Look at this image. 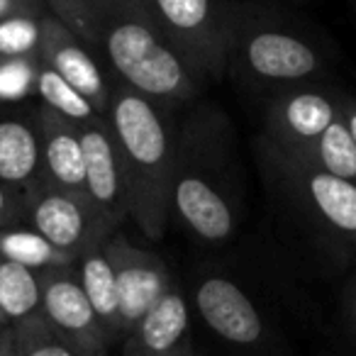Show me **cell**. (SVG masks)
Masks as SVG:
<instances>
[{"label":"cell","mask_w":356,"mask_h":356,"mask_svg":"<svg viewBox=\"0 0 356 356\" xmlns=\"http://www.w3.org/2000/svg\"><path fill=\"white\" fill-rule=\"evenodd\" d=\"M98 61H105L120 83L154 103L188 100L198 76L159 30L142 0H44Z\"/></svg>","instance_id":"cell-1"},{"label":"cell","mask_w":356,"mask_h":356,"mask_svg":"<svg viewBox=\"0 0 356 356\" xmlns=\"http://www.w3.org/2000/svg\"><path fill=\"white\" fill-rule=\"evenodd\" d=\"M105 118L122 159L129 218L149 239H161L173 218L171 193L178 173L166 120L154 100L124 83L113 86Z\"/></svg>","instance_id":"cell-2"},{"label":"cell","mask_w":356,"mask_h":356,"mask_svg":"<svg viewBox=\"0 0 356 356\" xmlns=\"http://www.w3.org/2000/svg\"><path fill=\"white\" fill-rule=\"evenodd\" d=\"M159 30L198 79H220L232 51V32L218 0H142Z\"/></svg>","instance_id":"cell-3"},{"label":"cell","mask_w":356,"mask_h":356,"mask_svg":"<svg viewBox=\"0 0 356 356\" xmlns=\"http://www.w3.org/2000/svg\"><path fill=\"white\" fill-rule=\"evenodd\" d=\"M25 225L76 259L88 249L105 244L118 229V225L105 218L83 191L54 186H42L30 195Z\"/></svg>","instance_id":"cell-4"},{"label":"cell","mask_w":356,"mask_h":356,"mask_svg":"<svg viewBox=\"0 0 356 356\" xmlns=\"http://www.w3.org/2000/svg\"><path fill=\"white\" fill-rule=\"evenodd\" d=\"M42 315L79 356H108L110 339L79 281L76 266L40 271Z\"/></svg>","instance_id":"cell-5"},{"label":"cell","mask_w":356,"mask_h":356,"mask_svg":"<svg viewBox=\"0 0 356 356\" xmlns=\"http://www.w3.org/2000/svg\"><path fill=\"white\" fill-rule=\"evenodd\" d=\"M105 254L118 281L120 312L127 337L132 327L171 291L173 281L161 257L134 247L122 234H113L105 242Z\"/></svg>","instance_id":"cell-6"},{"label":"cell","mask_w":356,"mask_h":356,"mask_svg":"<svg viewBox=\"0 0 356 356\" xmlns=\"http://www.w3.org/2000/svg\"><path fill=\"white\" fill-rule=\"evenodd\" d=\"M339 115V98L325 90L293 88L276 95L266 113V139L271 152H302L317 142Z\"/></svg>","instance_id":"cell-7"},{"label":"cell","mask_w":356,"mask_h":356,"mask_svg":"<svg viewBox=\"0 0 356 356\" xmlns=\"http://www.w3.org/2000/svg\"><path fill=\"white\" fill-rule=\"evenodd\" d=\"M271 161L283 173L291 188L300 195L312 215L327 229L341 234L356 244V184L346 178L332 176L302 161L278 156L271 152Z\"/></svg>","instance_id":"cell-8"},{"label":"cell","mask_w":356,"mask_h":356,"mask_svg":"<svg viewBox=\"0 0 356 356\" xmlns=\"http://www.w3.org/2000/svg\"><path fill=\"white\" fill-rule=\"evenodd\" d=\"M79 129L86 163V195L105 218L120 227V222L129 218V195L110 122L108 118H95L79 124Z\"/></svg>","instance_id":"cell-9"},{"label":"cell","mask_w":356,"mask_h":356,"mask_svg":"<svg viewBox=\"0 0 356 356\" xmlns=\"http://www.w3.org/2000/svg\"><path fill=\"white\" fill-rule=\"evenodd\" d=\"M40 61L54 69L64 81H69L100 115H108L110 90L108 76L100 69L95 54L49 10L42 17Z\"/></svg>","instance_id":"cell-10"},{"label":"cell","mask_w":356,"mask_h":356,"mask_svg":"<svg viewBox=\"0 0 356 356\" xmlns=\"http://www.w3.org/2000/svg\"><path fill=\"white\" fill-rule=\"evenodd\" d=\"M242 61L254 79L268 83H298L320 74L322 59L302 37L276 27L252 30L242 42Z\"/></svg>","instance_id":"cell-11"},{"label":"cell","mask_w":356,"mask_h":356,"mask_svg":"<svg viewBox=\"0 0 356 356\" xmlns=\"http://www.w3.org/2000/svg\"><path fill=\"white\" fill-rule=\"evenodd\" d=\"M195 307L215 337L229 344H259L264 339V320L249 296L234 281L210 276L195 288Z\"/></svg>","instance_id":"cell-12"},{"label":"cell","mask_w":356,"mask_h":356,"mask_svg":"<svg viewBox=\"0 0 356 356\" xmlns=\"http://www.w3.org/2000/svg\"><path fill=\"white\" fill-rule=\"evenodd\" d=\"M171 210L203 242H227L234 232L232 205L203 173L178 168L173 181Z\"/></svg>","instance_id":"cell-13"},{"label":"cell","mask_w":356,"mask_h":356,"mask_svg":"<svg viewBox=\"0 0 356 356\" xmlns=\"http://www.w3.org/2000/svg\"><path fill=\"white\" fill-rule=\"evenodd\" d=\"M124 356H193L188 337V305L178 286L132 327L122 341Z\"/></svg>","instance_id":"cell-14"},{"label":"cell","mask_w":356,"mask_h":356,"mask_svg":"<svg viewBox=\"0 0 356 356\" xmlns=\"http://www.w3.org/2000/svg\"><path fill=\"white\" fill-rule=\"evenodd\" d=\"M35 124L42 144L44 184L86 193V163L79 122H71L64 115L42 105L35 115Z\"/></svg>","instance_id":"cell-15"},{"label":"cell","mask_w":356,"mask_h":356,"mask_svg":"<svg viewBox=\"0 0 356 356\" xmlns=\"http://www.w3.org/2000/svg\"><path fill=\"white\" fill-rule=\"evenodd\" d=\"M0 178L25 191L27 195L47 186L35 120L13 115L0 118Z\"/></svg>","instance_id":"cell-16"},{"label":"cell","mask_w":356,"mask_h":356,"mask_svg":"<svg viewBox=\"0 0 356 356\" xmlns=\"http://www.w3.org/2000/svg\"><path fill=\"white\" fill-rule=\"evenodd\" d=\"M76 273H79L81 286H83L86 296H88L90 305H93L110 344L124 341L118 281H115L113 264H110L108 254H105V244H98V247L81 254L79 261H76Z\"/></svg>","instance_id":"cell-17"},{"label":"cell","mask_w":356,"mask_h":356,"mask_svg":"<svg viewBox=\"0 0 356 356\" xmlns=\"http://www.w3.org/2000/svg\"><path fill=\"white\" fill-rule=\"evenodd\" d=\"M0 259L27 266L32 271H47V268H66L76 266L79 259L64 249L54 247L47 237H42L30 225H15V227L0 229Z\"/></svg>","instance_id":"cell-18"},{"label":"cell","mask_w":356,"mask_h":356,"mask_svg":"<svg viewBox=\"0 0 356 356\" xmlns=\"http://www.w3.org/2000/svg\"><path fill=\"white\" fill-rule=\"evenodd\" d=\"M278 156L302 161L307 166H315L325 173H332V176L346 178V181H354L356 184V142L351 137L349 127L344 124V120H341V115L310 147H305L302 152L296 154H278Z\"/></svg>","instance_id":"cell-19"},{"label":"cell","mask_w":356,"mask_h":356,"mask_svg":"<svg viewBox=\"0 0 356 356\" xmlns=\"http://www.w3.org/2000/svg\"><path fill=\"white\" fill-rule=\"evenodd\" d=\"M42 312L40 271L0 259V315L8 325H17Z\"/></svg>","instance_id":"cell-20"},{"label":"cell","mask_w":356,"mask_h":356,"mask_svg":"<svg viewBox=\"0 0 356 356\" xmlns=\"http://www.w3.org/2000/svg\"><path fill=\"white\" fill-rule=\"evenodd\" d=\"M35 95L42 100V105L54 113L64 115L71 122H90L95 118H105L100 115L69 81H64L54 69L44 66L40 61V71H37V83H35Z\"/></svg>","instance_id":"cell-21"},{"label":"cell","mask_w":356,"mask_h":356,"mask_svg":"<svg viewBox=\"0 0 356 356\" xmlns=\"http://www.w3.org/2000/svg\"><path fill=\"white\" fill-rule=\"evenodd\" d=\"M44 13H20L0 20V59H27L40 54Z\"/></svg>","instance_id":"cell-22"},{"label":"cell","mask_w":356,"mask_h":356,"mask_svg":"<svg viewBox=\"0 0 356 356\" xmlns=\"http://www.w3.org/2000/svg\"><path fill=\"white\" fill-rule=\"evenodd\" d=\"M13 330H15V344L20 356H79L69 341H64L51 330L42 312L13 325Z\"/></svg>","instance_id":"cell-23"},{"label":"cell","mask_w":356,"mask_h":356,"mask_svg":"<svg viewBox=\"0 0 356 356\" xmlns=\"http://www.w3.org/2000/svg\"><path fill=\"white\" fill-rule=\"evenodd\" d=\"M40 56L27 59H0V100L15 103L35 93Z\"/></svg>","instance_id":"cell-24"},{"label":"cell","mask_w":356,"mask_h":356,"mask_svg":"<svg viewBox=\"0 0 356 356\" xmlns=\"http://www.w3.org/2000/svg\"><path fill=\"white\" fill-rule=\"evenodd\" d=\"M27 208H30V195L0 178V229L25 225Z\"/></svg>","instance_id":"cell-25"},{"label":"cell","mask_w":356,"mask_h":356,"mask_svg":"<svg viewBox=\"0 0 356 356\" xmlns=\"http://www.w3.org/2000/svg\"><path fill=\"white\" fill-rule=\"evenodd\" d=\"M47 10L44 0H0V20L20 13H42Z\"/></svg>","instance_id":"cell-26"},{"label":"cell","mask_w":356,"mask_h":356,"mask_svg":"<svg viewBox=\"0 0 356 356\" xmlns=\"http://www.w3.org/2000/svg\"><path fill=\"white\" fill-rule=\"evenodd\" d=\"M339 113L356 142V98H351V95H339Z\"/></svg>","instance_id":"cell-27"},{"label":"cell","mask_w":356,"mask_h":356,"mask_svg":"<svg viewBox=\"0 0 356 356\" xmlns=\"http://www.w3.org/2000/svg\"><path fill=\"white\" fill-rule=\"evenodd\" d=\"M0 356H20L15 344V330L13 325L0 327Z\"/></svg>","instance_id":"cell-28"},{"label":"cell","mask_w":356,"mask_h":356,"mask_svg":"<svg viewBox=\"0 0 356 356\" xmlns=\"http://www.w3.org/2000/svg\"><path fill=\"white\" fill-rule=\"evenodd\" d=\"M349 315H351V322H354V327H356V288L349 296Z\"/></svg>","instance_id":"cell-29"},{"label":"cell","mask_w":356,"mask_h":356,"mask_svg":"<svg viewBox=\"0 0 356 356\" xmlns=\"http://www.w3.org/2000/svg\"><path fill=\"white\" fill-rule=\"evenodd\" d=\"M3 325H8V322H6V320H3V315H0V327H3Z\"/></svg>","instance_id":"cell-30"},{"label":"cell","mask_w":356,"mask_h":356,"mask_svg":"<svg viewBox=\"0 0 356 356\" xmlns=\"http://www.w3.org/2000/svg\"><path fill=\"white\" fill-rule=\"evenodd\" d=\"M3 327H6V325H3Z\"/></svg>","instance_id":"cell-31"},{"label":"cell","mask_w":356,"mask_h":356,"mask_svg":"<svg viewBox=\"0 0 356 356\" xmlns=\"http://www.w3.org/2000/svg\"><path fill=\"white\" fill-rule=\"evenodd\" d=\"M193 356H195V354H193Z\"/></svg>","instance_id":"cell-32"}]
</instances>
